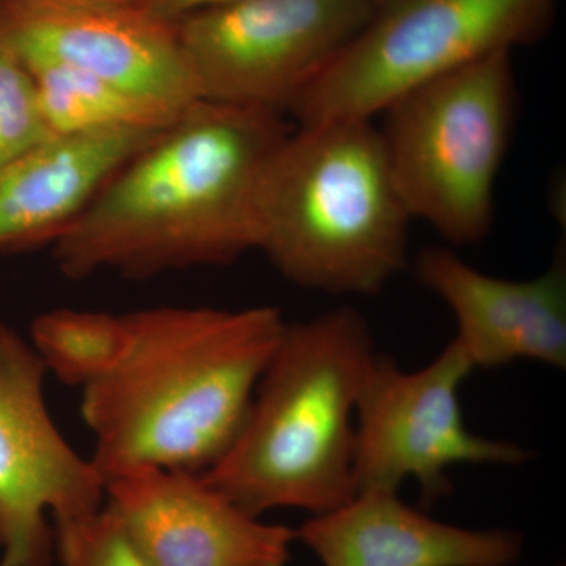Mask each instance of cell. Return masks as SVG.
<instances>
[{
    "label": "cell",
    "instance_id": "cell-14",
    "mask_svg": "<svg viewBox=\"0 0 566 566\" xmlns=\"http://www.w3.org/2000/svg\"><path fill=\"white\" fill-rule=\"evenodd\" d=\"M158 133L52 136L0 170V252L52 248Z\"/></svg>",
    "mask_w": 566,
    "mask_h": 566
},
{
    "label": "cell",
    "instance_id": "cell-1",
    "mask_svg": "<svg viewBox=\"0 0 566 566\" xmlns=\"http://www.w3.org/2000/svg\"><path fill=\"white\" fill-rule=\"evenodd\" d=\"M283 115L199 99L123 164L52 245L66 279L226 266L259 248L260 186Z\"/></svg>",
    "mask_w": 566,
    "mask_h": 566
},
{
    "label": "cell",
    "instance_id": "cell-4",
    "mask_svg": "<svg viewBox=\"0 0 566 566\" xmlns=\"http://www.w3.org/2000/svg\"><path fill=\"white\" fill-rule=\"evenodd\" d=\"M259 248L294 285L381 293L408 264L409 222L371 120L296 125L260 186Z\"/></svg>",
    "mask_w": 566,
    "mask_h": 566
},
{
    "label": "cell",
    "instance_id": "cell-7",
    "mask_svg": "<svg viewBox=\"0 0 566 566\" xmlns=\"http://www.w3.org/2000/svg\"><path fill=\"white\" fill-rule=\"evenodd\" d=\"M376 0H244L186 14L200 99L285 115L374 14Z\"/></svg>",
    "mask_w": 566,
    "mask_h": 566
},
{
    "label": "cell",
    "instance_id": "cell-16",
    "mask_svg": "<svg viewBox=\"0 0 566 566\" xmlns=\"http://www.w3.org/2000/svg\"><path fill=\"white\" fill-rule=\"evenodd\" d=\"M129 340L128 314L55 308L32 322L29 342L48 375L87 389L120 363Z\"/></svg>",
    "mask_w": 566,
    "mask_h": 566
},
{
    "label": "cell",
    "instance_id": "cell-5",
    "mask_svg": "<svg viewBox=\"0 0 566 566\" xmlns=\"http://www.w3.org/2000/svg\"><path fill=\"white\" fill-rule=\"evenodd\" d=\"M517 93L512 51L427 82L382 114V145L406 210L449 243L485 240Z\"/></svg>",
    "mask_w": 566,
    "mask_h": 566
},
{
    "label": "cell",
    "instance_id": "cell-10",
    "mask_svg": "<svg viewBox=\"0 0 566 566\" xmlns=\"http://www.w3.org/2000/svg\"><path fill=\"white\" fill-rule=\"evenodd\" d=\"M0 43L185 111L199 102L177 24L136 7L0 0Z\"/></svg>",
    "mask_w": 566,
    "mask_h": 566
},
{
    "label": "cell",
    "instance_id": "cell-13",
    "mask_svg": "<svg viewBox=\"0 0 566 566\" xmlns=\"http://www.w3.org/2000/svg\"><path fill=\"white\" fill-rule=\"evenodd\" d=\"M296 539L323 566H513L524 551L520 532L441 523L386 490L311 516Z\"/></svg>",
    "mask_w": 566,
    "mask_h": 566
},
{
    "label": "cell",
    "instance_id": "cell-3",
    "mask_svg": "<svg viewBox=\"0 0 566 566\" xmlns=\"http://www.w3.org/2000/svg\"><path fill=\"white\" fill-rule=\"evenodd\" d=\"M376 356L352 307L286 323L243 427L203 479L253 516L346 504L357 493V405Z\"/></svg>",
    "mask_w": 566,
    "mask_h": 566
},
{
    "label": "cell",
    "instance_id": "cell-6",
    "mask_svg": "<svg viewBox=\"0 0 566 566\" xmlns=\"http://www.w3.org/2000/svg\"><path fill=\"white\" fill-rule=\"evenodd\" d=\"M560 0H376L374 14L293 103L297 125L371 120L420 85L545 36Z\"/></svg>",
    "mask_w": 566,
    "mask_h": 566
},
{
    "label": "cell",
    "instance_id": "cell-19",
    "mask_svg": "<svg viewBox=\"0 0 566 566\" xmlns=\"http://www.w3.org/2000/svg\"><path fill=\"white\" fill-rule=\"evenodd\" d=\"M244 0H150L148 11L161 20L177 22L193 11L211 9V7L230 6Z\"/></svg>",
    "mask_w": 566,
    "mask_h": 566
},
{
    "label": "cell",
    "instance_id": "cell-11",
    "mask_svg": "<svg viewBox=\"0 0 566 566\" xmlns=\"http://www.w3.org/2000/svg\"><path fill=\"white\" fill-rule=\"evenodd\" d=\"M104 505L150 566H289L296 531L264 523L181 469L107 476Z\"/></svg>",
    "mask_w": 566,
    "mask_h": 566
},
{
    "label": "cell",
    "instance_id": "cell-21",
    "mask_svg": "<svg viewBox=\"0 0 566 566\" xmlns=\"http://www.w3.org/2000/svg\"><path fill=\"white\" fill-rule=\"evenodd\" d=\"M560 566H565V565H560Z\"/></svg>",
    "mask_w": 566,
    "mask_h": 566
},
{
    "label": "cell",
    "instance_id": "cell-9",
    "mask_svg": "<svg viewBox=\"0 0 566 566\" xmlns=\"http://www.w3.org/2000/svg\"><path fill=\"white\" fill-rule=\"evenodd\" d=\"M48 371L0 322V566H52L54 523L96 512L106 482L52 419Z\"/></svg>",
    "mask_w": 566,
    "mask_h": 566
},
{
    "label": "cell",
    "instance_id": "cell-20",
    "mask_svg": "<svg viewBox=\"0 0 566 566\" xmlns=\"http://www.w3.org/2000/svg\"><path fill=\"white\" fill-rule=\"evenodd\" d=\"M52 2L85 3V6L136 7L147 9L150 0H52Z\"/></svg>",
    "mask_w": 566,
    "mask_h": 566
},
{
    "label": "cell",
    "instance_id": "cell-2",
    "mask_svg": "<svg viewBox=\"0 0 566 566\" xmlns=\"http://www.w3.org/2000/svg\"><path fill=\"white\" fill-rule=\"evenodd\" d=\"M106 378L82 390L92 460L107 476L136 468L203 474L243 427L285 319L271 305L132 312Z\"/></svg>",
    "mask_w": 566,
    "mask_h": 566
},
{
    "label": "cell",
    "instance_id": "cell-12",
    "mask_svg": "<svg viewBox=\"0 0 566 566\" xmlns=\"http://www.w3.org/2000/svg\"><path fill=\"white\" fill-rule=\"evenodd\" d=\"M416 275L455 315L453 340L474 368H499L521 359L566 367L564 253L534 279L506 281L436 245L417 255Z\"/></svg>",
    "mask_w": 566,
    "mask_h": 566
},
{
    "label": "cell",
    "instance_id": "cell-18",
    "mask_svg": "<svg viewBox=\"0 0 566 566\" xmlns=\"http://www.w3.org/2000/svg\"><path fill=\"white\" fill-rule=\"evenodd\" d=\"M54 536L61 566H150L106 505L87 515L57 521Z\"/></svg>",
    "mask_w": 566,
    "mask_h": 566
},
{
    "label": "cell",
    "instance_id": "cell-15",
    "mask_svg": "<svg viewBox=\"0 0 566 566\" xmlns=\"http://www.w3.org/2000/svg\"><path fill=\"white\" fill-rule=\"evenodd\" d=\"M18 59L32 74L52 136L163 132L182 112L62 63L39 57Z\"/></svg>",
    "mask_w": 566,
    "mask_h": 566
},
{
    "label": "cell",
    "instance_id": "cell-8",
    "mask_svg": "<svg viewBox=\"0 0 566 566\" xmlns=\"http://www.w3.org/2000/svg\"><path fill=\"white\" fill-rule=\"evenodd\" d=\"M474 370L455 340L416 371L376 356L357 405V493L398 491L406 480H415L428 505L449 493L447 471L453 465L526 463L531 452L524 447L465 427L460 389Z\"/></svg>",
    "mask_w": 566,
    "mask_h": 566
},
{
    "label": "cell",
    "instance_id": "cell-17",
    "mask_svg": "<svg viewBox=\"0 0 566 566\" xmlns=\"http://www.w3.org/2000/svg\"><path fill=\"white\" fill-rule=\"evenodd\" d=\"M51 137L32 74L0 43V170Z\"/></svg>",
    "mask_w": 566,
    "mask_h": 566
}]
</instances>
